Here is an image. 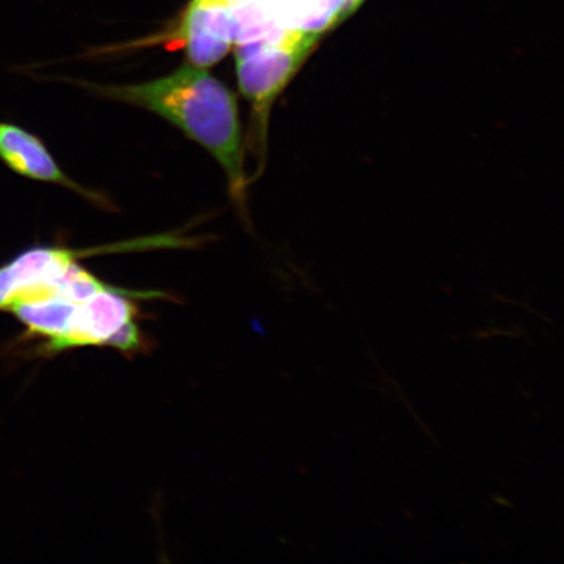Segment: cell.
I'll list each match as a JSON object with an SVG mask.
<instances>
[{"mask_svg":"<svg viewBox=\"0 0 564 564\" xmlns=\"http://www.w3.org/2000/svg\"><path fill=\"white\" fill-rule=\"evenodd\" d=\"M91 89L152 111L178 127L217 160L228 175L232 199L241 203L245 175L237 98L207 68L185 65L156 80Z\"/></svg>","mask_w":564,"mask_h":564,"instance_id":"1","label":"cell"},{"mask_svg":"<svg viewBox=\"0 0 564 564\" xmlns=\"http://www.w3.org/2000/svg\"><path fill=\"white\" fill-rule=\"evenodd\" d=\"M0 159L13 172L26 178L56 183L74 192L86 195L89 199L102 200L96 194L87 192L77 185L68 175L62 172L52 153L47 151L42 141L21 127L10 123H0Z\"/></svg>","mask_w":564,"mask_h":564,"instance_id":"5","label":"cell"},{"mask_svg":"<svg viewBox=\"0 0 564 564\" xmlns=\"http://www.w3.org/2000/svg\"><path fill=\"white\" fill-rule=\"evenodd\" d=\"M176 37L185 47L189 65L207 69L215 66L235 45L230 0H192Z\"/></svg>","mask_w":564,"mask_h":564,"instance_id":"3","label":"cell"},{"mask_svg":"<svg viewBox=\"0 0 564 564\" xmlns=\"http://www.w3.org/2000/svg\"><path fill=\"white\" fill-rule=\"evenodd\" d=\"M80 252L59 247H33L0 267V310L54 285Z\"/></svg>","mask_w":564,"mask_h":564,"instance_id":"4","label":"cell"},{"mask_svg":"<svg viewBox=\"0 0 564 564\" xmlns=\"http://www.w3.org/2000/svg\"><path fill=\"white\" fill-rule=\"evenodd\" d=\"M312 47L306 41L237 45V79L242 95L260 108L270 104Z\"/></svg>","mask_w":564,"mask_h":564,"instance_id":"2","label":"cell"},{"mask_svg":"<svg viewBox=\"0 0 564 564\" xmlns=\"http://www.w3.org/2000/svg\"><path fill=\"white\" fill-rule=\"evenodd\" d=\"M362 3L364 0H343L340 13L341 21L351 15V13L355 12Z\"/></svg>","mask_w":564,"mask_h":564,"instance_id":"6","label":"cell"}]
</instances>
